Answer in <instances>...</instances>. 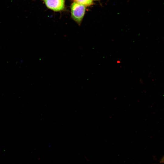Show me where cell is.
<instances>
[{"instance_id": "cell-1", "label": "cell", "mask_w": 164, "mask_h": 164, "mask_svg": "<svg viewBox=\"0 0 164 164\" xmlns=\"http://www.w3.org/2000/svg\"><path fill=\"white\" fill-rule=\"evenodd\" d=\"M70 9L72 18L77 23L80 24L85 13V6L74 2L71 5Z\"/></svg>"}, {"instance_id": "cell-2", "label": "cell", "mask_w": 164, "mask_h": 164, "mask_svg": "<svg viewBox=\"0 0 164 164\" xmlns=\"http://www.w3.org/2000/svg\"><path fill=\"white\" fill-rule=\"evenodd\" d=\"M46 7L55 12L63 10L65 7L64 0H43Z\"/></svg>"}, {"instance_id": "cell-3", "label": "cell", "mask_w": 164, "mask_h": 164, "mask_svg": "<svg viewBox=\"0 0 164 164\" xmlns=\"http://www.w3.org/2000/svg\"><path fill=\"white\" fill-rule=\"evenodd\" d=\"M74 2L84 5L89 6L93 4V0H73Z\"/></svg>"}, {"instance_id": "cell-4", "label": "cell", "mask_w": 164, "mask_h": 164, "mask_svg": "<svg viewBox=\"0 0 164 164\" xmlns=\"http://www.w3.org/2000/svg\"><path fill=\"white\" fill-rule=\"evenodd\" d=\"M160 162H162V163H163L164 162V156H163V157L161 159L160 161Z\"/></svg>"}, {"instance_id": "cell-5", "label": "cell", "mask_w": 164, "mask_h": 164, "mask_svg": "<svg viewBox=\"0 0 164 164\" xmlns=\"http://www.w3.org/2000/svg\"><path fill=\"white\" fill-rule=\"evenodd\" d=\"M94 0L97 1V0Z\"/></svg>"}]
</instances>
